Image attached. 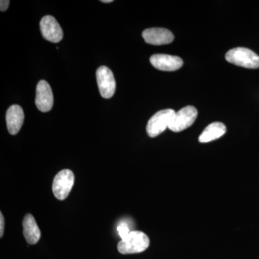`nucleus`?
I'll return each instance as SVG.
<instances>
[{"mask_svg": "<svg viewBox=\"0 0 259 259\" xmlns=\"http://www.w3.org/2000/svg\"><path fill=\"white\" fill-rule=\"evenodd\" d=\"M40 28L42 37L49 41L57 44L63 39L62 28L55 18L51 15H47L41 19Z\"/></svg>", "mask_w": 259, "mask_h": 259, "instance_id": "0eeeda50", "label": "nucleus"}, {"mask_svg": "<svg viewBox=\"0 0 259 259\" xmlns=\"http://www.w3.org/2000/svg\"><path fill=\"white\" fill-rule=\"evenodd\" d=\"M97 85L100 95L105 99H110L115 93L116 81L111 70L102 66L97 70Z\"/></svg>", "mask_w": 259, "mask_h": 259, "instance_id": "423d86ee", "label": "nucleus"}, {"mask_svg": "<svg viewBox=\"0 0 259 259\" xmlns=\"http://www.w3.org/2000/svg\"><path fill=\"white\" fill-rule=\"evenodd\" d=\"M5 219L3 213H0V237H3L4 234Z\"/></svg>", "mask_w": 259, "mask_h": 259, "instance_id": "2eb2a0df", "label": "nucleus"}, {"mask_svg": "<svg viewBox=\"0 0 259 259\" xmlns=\"http://www.w3.org/2000/svg\"><path fill=\"white\" fill-rule=\"evenodd\" d=\"M197 117V110L193 106H187L175 112L168 129L173 132H181L194 123Z\"/></svg>", "mask_w": 259, "mask_h": 259, "instance_id": "39448f33", "label": "nucleus"}, {"mask_svg": "<svg viewBox=\"0 0 259 259\" xmlns=\"http://www.w3.org/2000/svg\"><path fill=\"white\" fill-rule=\"evenodd\" d=\"M23 235L29 244H36L40 240V229L37 226L36 221L32 214H28L25 216L23 221Z\"/></svg>", "mask_w": 259, "mask_h": 259, "instance_id": "f8f14e48", "label": "nucleus"}, {"mask_svg": "<svg viewBox=\"0 0 259 259\" xmlns=\"http://www.w3.org/2000/svg\"><path fill=\"white\" fill-rule=\"evenodd\" d=\"M153 67L164 71H175L180 69L183 61L179 56L168 54H155L150 59Z\"/></svg>", "mask_w": 259, "mask_h": 259, "instance_id": "9d476101", "label": "nucleus"}, {"mask_svg": "<svg viewBox=\"0 0 259 259\" xmlns=\"http://www.w3.org/2000/svg\"><path fill=\"white\" fill-rule=\"evenodd\" d=\"M35 105L40 111H50L54 105V95L49 83L45 80H41L37 83Z\"/></svg>", "mask_w": 259, "mask_h": 259, "instance_id": "6e6552de", "label": "nucleus"}, {"mask_svg": "<svg viewBox=\"0 0 259 259\" xmlns=\"http://www.w3.org/2000/svg\"><path fill=\"white\" fill-rule=\"evenodd\" d=\"M24 112L23 109L18 105H12L6 113L7 127L11 135L18 134L23 126Z\"/></svg>", "mask_w": 259, "mask_h": 259, "instance_id": "9b49d317", "label": "nucleus"}, {"mask_svg": "<svg viewBox=\"0 0 259 259\" xmlns=\"http://www.w3.org/2000/svg\"><path fill=\"white\" fill-rule=\"evenodd\" d=\"M117 230L121 239L125 238L131 232L128 224L125 222L120 223L117 226Z\"/></svg>", "mask_w": 259, "mask_h": 259, "instance_id": "4468645a", "label": "nucleus"}, {"mask_svg": "<svg viewBox=\"0 0 259 259\" xmlns=\"http://www.w3.org/2000/svg\"><path fill=\"white\" fill-rule=\"evenodd\" d=\"M226 133V127L222 122H215L209 124L199 137L200 143H208L222 137Z\"/></svg>", "mask_w": 259, "mask_h": 259, "instance_id": "ddd939ff", "label": "nucleus"}, {"mask_svg": "<svg viewBox=\"0 0 259 259\" xmlns=\"http://www.w3.org/2000/svg\"><path fill=\"white\" fill-rule=\"evenodd\" d=\"M145 41L154 46L166 45L173 42L175 36L166 28H153L145 30L142 33Z\"/></svg>", "mask_w": 259, "mask_h": 259, "instance_id": "1a4fd4ad", "label": "nucleus"}, {"mask_svg": "<svg viewBox=\"0 0 259 259\" xmlns=\"http://www.w3.org/2000/svg\"><path fill=\"white\" fill-rule=\"evenodd\" d=\"M226 59L228 62L247 69L259 68V56L246 48H235L227 53Z\"/></svg>", "mask_w": 259, "mask_h": 259, "instance_id": "f03ea898", "label": "nucleus"}, {"mask_svg": "<svg viewBox=\"0 0 259 259\" xmlns=\"http://www.w3.org/2000/svg\"><path fill=\"white\" fill-rule=\"evenodd\" d=\"M102 3H110L113 2V0H102Z\"/></svg>", "mask_w": 259, "mask_h": 259, "instance_id": "f3484780", "label": "nucleus"}, {"mask_svg": "<svg viewBox=\"0 0 259 259\" xmlns=\"http://www.w3.org/2000/svg\"><path fill=\"white\" fill-rule=\"evenodd\" d=\"M74 184V173L69 169L62 170L56 175L53 182V193L59 200H64L69 196Z\"/></svg>", "mask_w": 259, "mask_h": 259, "instance_id": "20e7f679", "label": "nucleus"}, {"mask_svg": "<svg viewBox=\"0 0 259 259\" xmlns=\"http://www.w3.org/2000/svg\"><path fill=\"white\" fill-rule=\"evenodd\" d=\"M9 5L10 1H8V0H1V2H0V10L2 12L6 11L8 7H9Z\"/></svg>", "mask_w": 259, "mask_h": 259, "instance_id": "dca6fc26", "label": "nucleus"}, {"mask_svg": "<svg viewBox=\"0 0 259 259\" xmlns=\"http://www.w3.org/2000/svg\"><path fill=\"white\" fill-rule=\"evenodd\" d=\"M171 109L160 110L152 116L148 122L146 131L150 137L154 138L159 136L166 128H168L170 122L175 114Z\"/></svg>", "mask_w": 259, "mask_h": 259, "instance_id": "7ed1b4c3", "label": "nucleus"}, {"mask_svg": "<svg viewBox=\"0 0 259 259\" xmlns=\"http://www.w3.org/2000/svg\"><path fill=\"white\" fill-rule=\"evenodd\" d=\"M150 241L147 235L141 231H131L117 244V250L122 254H134L141 253L149 246Z\"/></svg>", "mask_w": 259, "mask_h": 259, "instance_id": "f257e3e1", "label": "nucleus"}]
</instances>
